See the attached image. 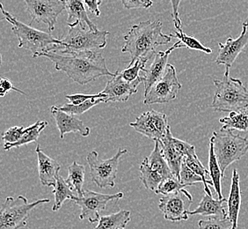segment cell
I'll return each instance as SVG.
<instances>
[{"mask_svg":"<svg viewBox=\"0 0 248 229\" xmlns=\"http://www.w3.org/2000/svg\"><path fill=\"white\" fill-rule=\"evenodd\" d=\"M47 57L55 65L58 71L66 73L67 76L79 85H86L100 77H113L106 65L105 59L98 51L78 53H58L48 51L41 55Z\"/></svg>","mask_w":248,"mask_h":229,"instance_id":"1","label":"cell"},{"mask_svg":"<svg viewBox=\"0 0 248 229\" xmlns=\"http://www.w3.org/2000/svg\"><path fill=\"white\" fill-rule=\"evenodd\" d=\"M170 34L162 32V24L159 20L143 21L134 25L124 35L125 44L122 52L129 53L130 63L137 60L148 62L155 56L156 49L160 45H167L172 41Z\"/></svg>","mask_w":248,"mask_h":229,"instance_id":"2","label":"cell"},{"mask_svg":"<svg viewBox=\"0 0 248 229\" xmlns=\"http://www.w3.org/2000/svg\"><path fill=\"white\" fill-rule=\"evenodd\" d=\"M215 96L211 107L219 112H237L248 109V89L239 79L230 77V69H225L222 80H214Z\"/></svg>","mask_w":248,"mask_h":229,"instance_id":"3","label":"cell"},{"mask_svg":"<svg viewBox=\"0 0 248 229\" xmlns=\"http://www.w3.org/2000/svg\"><path fill=\"white\" fill-rule=\"evenodd\" d=\"M0 9L4 19L13 26L12 30L19 40V48L29 49L34 58L49 51L54 45L61 44V39L55 38L50 33L33 29L30 25L24 24L18 20L9 12L5 11L2 3L0 4Z\"/></svg>","mask_w":248,"mask_h":229,"instance_id":"4","label":"cell"},{"mask_svg":"<svg viewBox=\"0 0 248 229\" xmlns=\"http://www.w3.org/2000/svg\"><path fill=\"white\" fill-rule=\"evenodd\" d=\"M69 31L64 38L61 39L60 45H54L49 51L58 53H78L98 51L107 46V36L108 31H93L86 29L80 23L69 27Z\"/></svg>","mask_w":248,"mask_h":229,"instance_id":"5","label":"cell"},{"mask_svg":"<svg viewBox=\"0 0 248 229\" xmlns=\"http://www.w3.org/2000/svg\"><path fill=\"white\" fill-rule=\"evenodd\" d=\"M210 141L213 143L216 157L223 178L231 164L238 162L248 152V139L233 133L232 130L214 131Z\"/></svg>","mask_w":248,"mask_h":229,"instance_id":"6","label":"cell"},{"mask_svg":"<svg viewBox=\"0 0 248 229\" xmlns=\"http://www.w3.org/2000/svg\"><path fill=\"white\" fill-rule=\"evenodd\" d=\"M48 198L29 203L24 196H7L0 209V229H20L28 224L31 211L36 206L49 203Z\"/></svg>","mask_w":248,"mask_h":229,"instance_id":"7","label":"cell"},{"mask_svg":"<svg viewBox=\"0 0 248 229\" xmlns=\"http://www.w3.org/2000/svg\"><path fill=\"white\" fill-rule=\"evenodd\" d=\"M126 153H128L127 149L119 148L113 157L107 160H102L96 151L88 153L86 161L90 168L92 181L100 188L115 187L120 159Z\"/></svg>","mask_w":248,"mask_h":229,"instance_id":"8","label":"cell"},{"mask_svg":"<svg viewBox=\"0 0 248 229\" xmlns=\"http://www.w3.org/2000/svg\"><path fill=\"white\" fill-rule=\"evenodd\" d=\"M123 197V192L112 195L85 190L81 196H76L73 201L81 209L79 220H88L90 223H95L99 222L101 217L100 213L105 210L109 203L116 202Z\"/></svg>","mask_w":248,"mask_h":229,"instance_id":"9","label":"cell"},{"mask_svg":"<svg viewBox=\"0 0 248 229\" xmlns=\"http://www.w3.org/2000/svg\"><path fill=\"white\" fill-rule=\"evenodd\" d=\"M182 84L177 78L176 70L172 65H167V70L147 94L144 95L143 104L152 105L157 103H168L173 100L182 88Z\"/></svg>","mask_w":248,"mask_h":229,"instance_id":"10","label":"cell"},{"mask_svg":"<svg viewBox=\"0 0 248 229\" xmlns=\"http://www.w3.org/2000/svg\"><path fill=\"white\" fill-rule=\"evenodd\" d=\"M29 15L31 16L30 26L33 22L44 23L48 32L55 29L58 16L66 10L65 0H24Z\"/></svg>","mask_w":248,"mask_h":229,"instance_id":"11","label":"cell"},{"mask_svg":"<svg viewBox=\"0 0 248 229\" xmlns=\"http://www.w3.org/2000/svg\"><path fill=\"white\" fill-rule=\"evenodd\" d=\"M129 125L139 133L155 141H160L171 129L168 124L167 115L156 110H150L140 114Z\"/></svg>","mask_w":248,"mask_h":229,"instance_id":"12","label":"cell"},{"mask_svg":"<svg viewBox=\"0 0 248 229\" xmlns=\"http://www.w3.org/2000/svg\"><path fill=\"white\" fill-rule=\"evenodd\" d=\"M192 201V195L188 191L184 190L161 197L159 199L158 208L162 212L165 220L178 222L188 219V207Z\"/></svg>","mask_w":248,"mask_h":229,"instance_id":"13","label":"cell"},{"mask_svg":"<svg viewBox=\"0 0 248 229\" xmlns=\"http://www.w3.org/2000/svg\"><path fill=\"white\" fill-rule=\"evenodd\" d=\"M248 45V19H246L242 24V32L237 39L229 38L226 43H218V55L216 59L217 65H223L225 69H230L232 66L239 54Z\"/></svg>","mask_w":248,"mask_h":229,"instance_id":"14","label":"cell"},{"mask_svg":"<svg viewBox=\"0 0 248 229\" xmlns=\"http://www.w3.org/2000/svg\"><path fill=\"white\" fill-rule=\"evenodd\" d=\"M143 82V77L141 76L135 82H127L120 75L119 70L115 72V75L107 82L105 88L101 91L107 96L108 102H124L129 100V97L138 92V87Z\"/></svg>","mask_w":248,"mask_h":229,"instance_id":"15","label":"cell"},{"mask_svg":"<svg viewBox=\"0 0 248 229\" xmlns=\"http://www.w3.org/2000/svg\"><path fill=\"white\" fill-rule=\"evenodd\" d=\"M50 112L58 126L60 132L61 139H64L68 133H79L83 137H88L91 130L86 124L78 119L74 114H68L58 108V105H54L50 108Z\"/></svg>","mask_w":248,"mask_h":229,"instance_id":"16","label":"cell"},{"mask_svg":"<svg viewBox=\"0 0 248 229\" xmlns=\"http://www.w3.org/2000/svg\"><path fill=\"white\" fill-rule=\"evenodd\" d=\"M184 48L182 43L178 41L174 43L171 48L168 49L166 51H158L155 55L153 62L150 65L148 70L144 71L143 75V84H144V95L148 93L151 87L156 83V82L162 78L164 73L166 72L167 67V60L170 54L177 49Z\"/></svg>","mask_w":248,"mask_h":229,"instance_id":"17","label":"cell"},{"mask_svg":"<svg viewBox=\"0 0 248 229\" xmlns=\"http://www.w3.org/2000/svg\"><path fill=\"white\" fill-rule=\"evenodd\" d=\"M35 153L37 155L39 178L41 183L44 186H55L61 168L60 164L44 153L40 145H37Z\"/></svg>","mask_w":248,"mask_h":229,"instance_id":"18","label":"cell"},{"mask_svg":"<svg viewBox=\"0 0 248 229\" xmlns=\"http://www.w3.org/2000/svg\"><path fill=\"white\" fill-rule=\"evenodd\" d=\"M228 202L227 198L214 199L212 196L204 193L196 209L189 211L188 215H202L206 217H216L225 219L228 217Z\"/></svg>","mask_w":248,"mask_h":229,"instance_id":"19","label":"cell"},{"mask_svg":"<svg viewBox=\"0 0 248 229\" xmlns=\"http://www.w3.org/2000/svg\"><path fill=\"white\" fill-rule=\"evenodd\" d=\"M172 139L173 136L171 132V129H169L165 138L158 142L160 144L163 155L167 160L173 176L179 179L182 163L184 161V156L177 150Z\"/></svg>","mask_w":248,"mask_h":229,"instance_id":"20","label":"cell"},{"mask_svg":"<svg viewBox=\"0 0 248 229\" xmlns=\"http://www.w3.org/2000/svg\"><path fill=\"white\" fill-rule=\"evenodd\" d=\"M65 4L68 13L67 25L69 27L80 23L93 31L99 30L96 25L93 24L91 19H89L86 12V5L83 0H65Z\"/></svg>","mask_w":248,"mask_h":229,"instance_id":"21","label":"cell"},{"mask_svg":"<svg viewBox=\"0 0 248 229\" xmlns=\"http://www.w3.org/2000/svg\"><path fill=\"white\" fill-rule=\"evenodd\" d=\"M228 218L232 223V229H238L239 211L241 206V190H240V177L237 169H233L232 183L228 198Z\"/></svg>","mask_w":248,"mask_h":229,"instance_id":"22","label":"cell"},{"mask_svg":"<svg viewBox=\"0 0 248 229\" xmlns=\"http://www.w3.org/2000/svg\"><path fill=\"white\" fill-rule=\"evenodd\" d=\"M143 162L146 163L151 168H153V170L159 173L164 177V179L174 177L167 163V160L163 155L161 147L158 141H155V147L153 152L148 157L143 159Z\"/></svg>","mask_w":248,"mask_h":229,"instance_id":"23","label":"cell"},{"mask_svg":"<svg viewBox=\"0 0 248 229\" xmlns=\"http://www.w3.org/2000/svg\"><path fill=\"white\" fill-rule=\"evenodd\" d=\"M130 216L131 213L127 210L101 216L98 225L93 229H125L130 221Z\"/></svg>","mask_w":248,"mask_h":229,"instance_id":"24","label":"cell"},{"mask_svg":"<svg viewBox=\"0 0 248 229\" xmlns=\"http://www.w3.org/2000/svg\"><path fill=\"white\" fill-rule=\"evenodd\" d=\"M53 194L55 196V204L53 205V212H58L63 203L66 200H74L76 196L73 193L71 185L68 183L66 179L62 178L60 175L58 176L57 182L53 187Z\"/></svg>","mask_w":248,"mask_h":229,"instance_id":"25","label":"cell"},{"mask_svg":"<svg viewBox=\"0 0 248 229\" xmlns=\"http://www.w3.org/2000/svg\"><path fill=\"white\" fill-rule=\"evenodd\" d=\"M219 123L223 124L220 130H232L239 131H248V109L247 110L230 112L228 116L220 118Z\"/></svg>","mask_w":248,"mask_h":229,"instance_id":"26","label":"cell"},{"mask_svg":"<svg viewBox=\"0 0 248 229\" xmlns=\"http://www.w3.org/2000/svg\"><path fill=\"white\" fill-rule=\"evenodd\" d=\"M48 124L47 121L39 120L35 124L30 125L29 131L23 135V137L19 139V141L12 144L5 143L4 148L5 151H9L12 148L20 147L22 146H26L37 141L40 137V134L48 126Z\"/></svg>","mask_w":248,"mask_h":229,"instance_id":"27","label":"cell"},{"mask_svg":"<svg viewBox=\"0 0 248 229\" xmlns=\"http://www.w3.org/2000/svg\"><path fill=\"white\" fill-rule=\"evenodd\" d=\"M85 167L77 162H73L68 167V177L66 180L72 190L78 193V196H81L84 193L83 185L85 183Z\"/></svg>","mask_w":248,"mask_h":229,"instance_id":"28","label":"cell"},{"mask_svg":"<svg viewBox=\"0 0 248 229\" xmlns=\"http://www.w3.org/2000/svg\"><path fill=\"white\" fill-rule=\"evenodd\" d=\"M209 170H210V177L213 181V185L216 192L218 195V199L224 198L222 193V179L223 175L220 168L219 164L216 157L215 151L213 143L210 141V150H209Z\"/></svg>","mask_w":248,"mask_h":229,"instance_id":"29","label":"cell"},{"mask_svg":"<svg viewBox=\"0 0 248 229\" xmlns=\"http://www.w3.org/2000/svg\"><path fill=\"white\" fill-rule=\"evenodd\" d=\"M140 180L143 182V186L145 187L148 191L156 192L160 183L164 180V177L153 170V168L149 167L144 162L140 164Z\"/></svg>","mask_w":248,"mask_h":229,"instance_id":"30","label":"cell"},{"mask_svg":"<svg viewBox=\"0 0 248 229\" xmlns=\"http://www.w3.org/2000/svg\"><path fill=\"white\" fill-rule=\"evenodd\" d=\"M184 163H186L187 167L202 178V180H203L202 184L204 186V192L207 193L208 195L212 196V192L210 191L209 185L211 187L214 186L213 181H212V180L207 179V177H210V170L206 169L205 167L201 163L198 156L196 154L186 156V157L184 158Z\"/></svg>","mask_w":248,"mask_h":229,"instance_id":"31","label":"cell"},{"mask_svg":"<svg viewBox=\"0 0 248 229\" xmlns=\"http://www.w3.org/2000/svg\"><path fill=\"white\" fill-rule=\"evenodd\" d=\"M172 38L179 39V41L182 43V45L184 46V48L189 49H195L198 51H202L206 54H210L212 53V49L205 47L204 45H202V43L197 40V39L187 35L186 33H184L182 31V29L177 30L174 33L170 34Z\"/></svg>","mask_w":248,"mask_h":229,"instance_id":"32","label":"cell"},{"mask_svg":"<svg viewBox=\"0 0 248 229\" xmlns=\"http://www.w3.org/2000/svg\"><path fill=\"white\" fill-rule=\"evenodd\" d=\"M102 102L107 103V99L101 98V99L88 100L85 101V102H83V103L78 104V105H74L72 103H65V104H62V105H58V107L60 110L66 112L68 114L78 115V114L86 113V111L91 110L92 108H93L94 106L99 104V103H102Z\"/></svg>","mask_w":248,"mask_h":229,"instance_id":"33","label":"cell"},{"mask_svg":"<svg viewBox=\"0 0 248 229\" xmlns=\"http://www.w3.org/2000/svg\"><path fill=\"white\" fill-rule=\"evenodd\" d=\"M186 187V184L182 183L177 177H169V178H166L163 180L155 193L162 194L164 196L170 195V194H174V193L184 191Z\"/></svg>","mask_w":248,"mask_h":229,"instance_id":"34","label":"cell"},{"mask_svg":"<svg viewBox=\"0 0 248 229\" xmlns=\"http://www.w3.org/2000/svg\"><path fill=\"white\" fill-rule=\"evenodd\" d=\"M199 229H232V223L229 218L220 219L216 217H208L205 220L198 222Z\"/></svg>","mask_w":248,"mask_h":229,"instance_id":"35","label":"cell"},{"mask_svg":"<svg viewBox=\"0 0 248 229\" xmlns=\"http://www.w3.org/2000/svg\"><path fill=\"white\" fill-rule=\"evenodd\" d=\"M145 64L146 62L142 61V60H137L134 64H129V66L127 67L123 72L119 71L120 75L127 82H135L141 77L139 75L140 72L145 71Z\"/></svg>","mask_w":248,"mask_h":229,"instance_id":"36","label":"cell"},{"mask_svg":"<svg viewBox=\"0 0 248 229\" xmlns=\"http://www.w3.org/2000/svg\"><path fill=\"white\" fill-rule=\"evenodd\" d=\"M179 180L183 184H186V186L195 185L198 182H203L202 178L187 167V165L184 163V161L182 163Z\"/></svg>","mask_w":248,"mask_h":229,"instance_id":"37","label":"cell"},{"mask_svg":"<svg viewBox=\"0 0 248 229\" xmlns=\"http://www.w3.org/2000/svg\"><path fill=\"white\" fill-rule=\"evenodd\" d=\"M29 127H23V126H14L7 130L2 135V139L5 143H15L21 139L28 131Z\"/></svg>","mask_w":248,"mask_h":229,"instance_id":"38","label":"cell"},{"mask_svg":"<svg viewBox=\"0 0 248 229\" xmlns=\"http://www.w3.org/2000/svg\"><path fill=\"white\" fill-rule=\"evenodd\" d=\"M67 100L70 101V103L78 105L85 102L88 100H94V99H101V98H108L105 94H103L102 92H100L99 94L95 95H84V94H76V95H68L65 96Z\"/></svg>","mask_w":248,"mask_h":229,"instance_id":"39","label":"cell"},{"mask_svg":"<svg viewBox=\"0 0 248 229\" xmlns=\"http://www.w3.org/2000/svg\"><path fill=\"white\" fill-rule=\"evenodd\" d=\"M172 141H173V144H174L177 150L182 153L184 158L186 157V156H190V155L196 154V147L194 146L190 145V144L187 143L186 141L176 139L174 137L172 139Z\"/></svg>","mask_w":248,"mask_h":229,"instance_id":"40","label":"cell"},{"mask_svg":"<svg viewBox=\"0 0 248 229\" xmlns=\"http://www.w3.org/2000/svg\"><path fill=\"white\" fill-rule=\"evenodd\" d=\"M122 4L126 9H148L152 7L153 2L152 0H121Z\"/></svg>","mask_w":248,"mask_h":229,"instance_id":"41","label":"cell"},{"mask_svg":"<svg viewBox=\"0 0 248 229\" xmlns=\"http://www.w3.org/2000/svg\"><path fill=\"white\" fill-rule=\"evenodd\" d=\"M11 90L17 91V92H19L20 94L26 96V94H25L23 91H21L20 89H19V88L15 87V86L13 85V83H12L11 81H9L8 79L2 78L1 81H0V96H2V97H4V96H5V95H7Z\"/></svg>","mask_w":248,"mask_h":229,"instance_id":"42","label":"cell"},{"mask_svg":"<svg viewBox=\"0 0 248 229\" xmlns=\"http://www.w3.org/2000/svg\"><path fill=\"white\" fill-rule=\"evenodd\" d=\"M172 4V18H173V22H174V27L177 30L182 29V19L180 18V14H179V6L182 0H170Z\"/></svg>","mask_w":248,"mask_h":229,"instance_id":"43","label":"cell"},{"mask_svg":"<svg viewBox=\"0 0 248 229\" xmlns=\"http://www.w3.org/2000/svg\"><path fill=\"white\" fill-rule=\"evenodd\" d=\"M85 5H86L87 9L89 10V12L92 13L93 15H95L96 17H100V11L99 9V0H83Z\"/></svg>","mask_w":248,"mask_h":229,"instance_id":"44","label":"cell"},{"mask_svg":"<svg viewBox=\"0 0 248 229\" xmlns=\"http://www.w3.org/2000/svg\"><path fill=\"white\" fill-rule=\"evenodd\" d=\"M102 1H103V0H99V4H100V5H101V3H102Z\"/></svg>","mask_w":248,"mask_h":229,"instance_id":"45","label":"cell"}]
</instances>
